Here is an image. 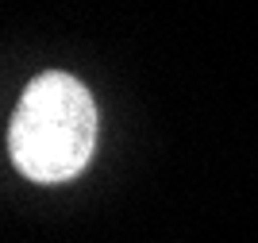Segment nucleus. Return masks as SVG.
I'll return each instance as SVG.
<instances>
[{
  "label": "nucleus",
  "mask_w": 258,
  "mask_h": 243,
  "mask_svg": "<svg viewBox=\"0 0 258 243\" xmlns=\"http://www.w3.org/2000/svg\"><path fill=\"white\" fill-rule=\"evenodd\" d=\"M97 105L77 77L46 70L23 89L8 124V155L23 178L54 185L70 181L93 159Z\"/></svg>",
  "instance_id": "f257e3e1"
}]
</instances>
